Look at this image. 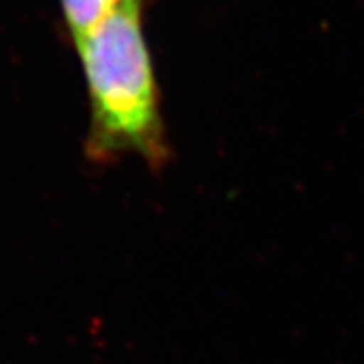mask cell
Masks as SVG:
<instances>
[{
  "instance_id": "obj_1",
  "label": "cell",
  "mask_w": 364,
  "mask_h": 364,
  "mask_svg": "<svg viewBox=\"0 0 364 364\" xmlns=\"http://www.w3.org/2000/svg\"><path fill=\"white\" fill-rule=\"evenodd\" d=\"M90 95L87 154L110 160L139 154L164 162L160 97L139 21V0H129L77 41Z\"/></svg>"
},
{
  "instance_id": "obj_2",
  "label": "cell",
  "mask_w": 364,
  "mask_h": 364,
  "mask_svg": "<svg viewBox=\"0 0 364 364\" xmlns=\"http://www.w3.org/2000/svg\"><path fill=\"white\" fill-rule=\"evenodd\" d=\"M129 0H62L63 15L75 41L90 34Z\"/></svg>"
}]
</instances>
